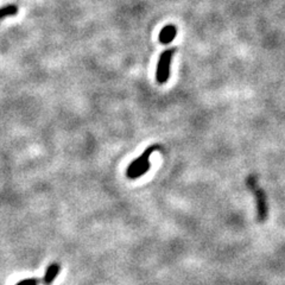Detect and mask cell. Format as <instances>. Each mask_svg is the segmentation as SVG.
I'll list each match as a JSON object with an SVG mask.
<instances>
[{
    "label": "cell",
    "instance_id": "8992f818",
    "mask_svg": "<svg viewBox=\"0 0 285 285\" xmlns=\"http://www.w3.org/2000/svg\"><path fill=\"white\" fill-rule=\"evenodd\" d=\"M18 13V7L16 5H6L0 7V19L5 17H11V16H16Z\"/></svg>",
    "mask_w": 285,
    "mask_h": 285
},
{
    "label": "cell",
    "instance_id": "277c9868",
    "mask_svg": "<svg viewBox=\"0 0 285 285\" xmlns=\"http://www.w3.org/2000/svg\"><path fill=\"white\" fill-rule=\"evenodd\" d=\"M177 35V28L175 25H166L162 28V31L159 32V42L162 44H169L175 39Z\"/></svg>",
    "mask_w": 285,
    "mask_h": 285
},
{
    "label": "cell",
    "instance_id": "7a4b0ae2",
    "mask_svg": "<svg viewBox=\"0 0 285 285\" xmlns=\"http://www.w3.org/2000/svg\"><path fill=\"white\" fill-rule=\"evenodd\" d=\"M158 149V145L150 146V148L146 149L145 151L142 152V155H140L138 158H135L133 162L130 163V165L127 166L126 170V176L130 178V180H137V178L144 176L150 170V166H151V164L149 162L150 156Z\"/></svg>",
    "mask_w": 285,
    "mask_h": 285
},
{
    "label": "cell",
    "instance_id": "6da1fadb",
    "mask_svg": "<svg viewBox=\"0 0 285 285\" xmlns=\"http://www.w3.org/2000/svg\"><path fill=\"white\" fill-rule=\"evenodd\" d=\"M246 185H247L249 190H251L252 195L254 196V201L256 206V216L260 222H264L269 216V205H267V197L265 191L259 187L256 177L248 176L246 178Z\"/></svg>",
    "mask_w": 285,
    "mask_h": 285
},
{
    "label": "cell",
    "instance_id": "3957f363",
    "mask_svg": "<svg viewBox=\"0 0 285 285\" xmlns=\"http://www.w3.org/2000/svg\"><path fill=\"white\" fill-rule=\"evenodd\" d=\"M176 52V48L166 49L165 51L160 53L158 64H157V70H156V80L159 84L165 83L169 80L170 76V64L173 61L174 53Z\"/></svg>",
    "mask_w": 285,
    "mask_h": 285
},
{
    "label": "cell",
    "instance_id": "5b68a950",
    "mask_svg": "<svg viewBox=\"0 0 285 285\" xmlns=\"http://www.w3.org/2000/svg\"><path fill=\"white\" fill-rule=\"evenodd\" d=\"M60 271H61V265H60L59 263L50 264V265L48 266V269H46V271H45L44 279H43V281H44V284L45 285L51 284L52 281L55 280V278L59 276Z\"/></svg>",
    "mask_w": 285,
    "mask_h": 285
}]
</instances>
